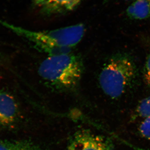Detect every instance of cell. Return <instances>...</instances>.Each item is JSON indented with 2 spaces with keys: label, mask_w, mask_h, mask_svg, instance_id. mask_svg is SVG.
Masks as SVG:
<instances>
[{
  "label": "cell",
  "mask_w": 150,
  "mask_h": 150,
  "mask_svg": "<svg viewBox=\"0 0 150 150\" xmlns=\"http://www.w3.org/2000/svg\"><path fill=\"white\" fill-rule=\"evenodd\" d=\"M83 72L82 59L71 52L49 56L38 69V74L45 83L61 92L75 90L79 84Z\"/></svg>",
  "instance_id": "2"
},
{
  "label": "cell",
  "mask_w": 150,
  "mask_h": 150,
  "mask_svg": "<svg viewBox=\"0 0 150 150\" xmlns=\"http://www.w3.org/2000/svg\"><path fill=\"white\" fill-rule=\"evenodd\" d=\"M84 0H33L32 7L43 18L62 16L75 10Z\"/></svg>",
  "instance_id": "5"
},
{
  "label": "cell",
  "mask_w": 150,
  "mask_h": 150,
  "mask_svg": "<svg viewBox=\"0 0 150 150\" xmlns=\"http://www.w3.org/2000/svg\"><path fill=\"white\" fill-rule=\"evenodd\" d=\"M139 131L142 137L150 141V117L144 119L140 124Z\"/></svg>",
  "instance_id": "10"
},
{
  "label": "cell",
  "mask_w": 150,
  "mask_h": 150,
  "mask_svg": "<svg viewBox=\"0 0 150 150\" xmlns=\"http://www.w3.org/2000/svg\"><path fill=\"white\" fill-rule=\"evenodd\" d=\"M109 1H110V0H104V3H107Z\"/></svg>",
  "instance_id": "13"
},
{
  "label": "cell",
  "mask_w": 150,
  "mask_h": 150,
  "mask_svg": "<svg viewBox=\"0 0 150 150\" xmlns=\"http://www.w3.org/2000/svg\"><path fill=\"white\" fill-rule=\"evenodd\" d=\"M128 18L134 20L150 18V0H134L126 10Z\"/></svg>",
  "instance_id": "7"
},
{
  "label": "cell",
  "mask_w": 150,
  "mask_h": 150,
  "mask_svg": "<svg viewBox=\"0 0 150 150\" xmlns=\"http://www.w3.org/2000/svg\"><path fill=\"white\" fill-rule=\"evenodd\" d=\"M0 23L34 44L38 50L55 56L70 53L81 40L86 32L83 24H76L58 29L36 31L17 27L0 20Z\"/></svg>",
  "instance_id": "1"
},
{
  "label": "cell",
  "mask_w": 150,
  "mask_h": 150,
  "mask_svg": "<svg viewBox=\"0 0 150 150\" xmlns=\"http://www.w3.org/2000/svg\"><path fill=\"white\" fill-rule=\"evenodd\" d=\"M110 138L81 129L73 134L66 150H114Z\"/></svg>",
  "instance_id": "4"
},
{
  "label": "cell",
  "mask_w": 150,
  "mask_h": 150,
  "mask_svg": "<svg viewBox=\"0 0 150 150\" xmlns=\"http://www.w3.org/2000/svg\"><path fill=\"white\" fill-rule=\"evenodd\" d=\"M115 139H117L118 141H120L121 143L127 145L128 146L130 147L131 149H133L134 150H150V149H144V148L139 147V146H136L135 145L132 144L131 143H130L126 141V140L123 139H121V138H120L118 136L116 135L115 137Z\"/></svg>",
  "instance_id": "12"
},
{
  "label": "cell",
  "mask_w": 150,
  "mask_h": 150,
  "mask_svg": "<svg viewBox=\"0 0 150 150\" xmlns=\"http://www.w3.org/2000/svg\"><path fill=\"white\" fill-rule=\"evenodd\" d=\"M150 117V96L141 100L137 105L134 112L133 118L144 119Z\"/></svg>",
  "instance_id": "9"
},
{
  "label": "cell",
  "mask_w": 150,
  "mask_h": 150,
  "mask_svg": "<svg viewBox=\"0 0 150 150\" xmlns=\"http://www.w3.org/2000/svg\"><path fill=\"white\" fill-rule=\"evenodd\" d=\"M143 80L146 85L150 88V52L145 62L143 72Z\"/></svg>",
  "instance_id": "11"
},
{
  "label": "cell",
  "mask_w": 150,
  "mask_h": 150,
  "mask_svg": "<svg viewBox=\"0 0 150 150\" xmlns=\"http://www.w3.org/2000/svg\"><path fill=\"white\" fill-rule=\"evenodd\" d=\"M123 1H129V0H123Z\"/></svg>",
  "instance_id": "14"
},
{
  "label": "cell",
  "mask_w": 150,
  "mask_h": 150,
  "mask_svg": "<svg viewBox=\"0 0 150 150\" xmlns=\"http://www.w3.org/2000/svg\"><path fill=\"white\" fill-rule=\"evenodd\" d=\"M18 107L16 100L8 92L0 91V127L11 126L17 120Z\"/></svg>",
  "instance_id": "6"
},
{
  "label": "cell",
  "mask_w": 150,
  "mask_h": 150,
  "mask_svg": "<svg viewBox=\"0 0 150 150\" xmlns=\"http://www.w3.org/2000/svg\"><path fill=\"white\" fill-rule=\"evenodd\" d=\"M138 71L129 55L118 53L105 64L98 81L103 91L112 99L120 97L137 83Z\"/></svg>",
  "instance_id": "3"
},
{
  "label": "cell",
  "mask_w": 150,
  "mask_h": 150,
  "mask_svg": "<svg viewBox=\"0 0 150 150\" xmlns=\"http://www.w3.org/2000/svg\"><path fill=\"white\" fill-rule=\"evenodd\" d=\"M0 150H43L40 146L30 140L0 141Z\"/></svg>",
  "instance_id": "8"
}]
</instances>
